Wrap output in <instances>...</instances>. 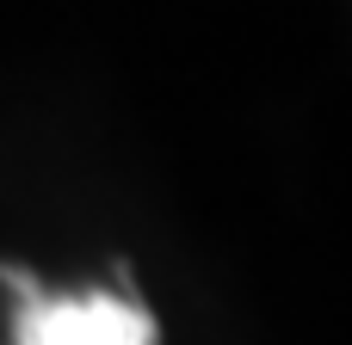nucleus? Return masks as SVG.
Returning a JSON list of instances; mask_svg holds the SVG:
<instances>
[{
    "label": "nucleus",
    "instance_id": "obj_1",
    "mask_svg": "<svg viewBox=\"0 0 352 345\" xmlns=\"http://www.w3.org/2000/svg\"><path fill=\"white\" fill-rule=\"evenodd\" d=\"M6 284L19 290V315H12V345H155V315L136 296H111V290H74L56 296L43 284H31L25 272H6Z\"/></svg>",
    "mask_w": 352,
    "mask_h": 345
}]
</instances>
